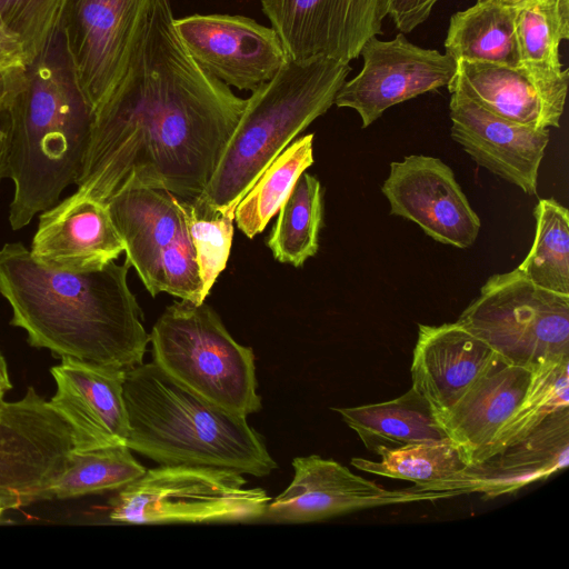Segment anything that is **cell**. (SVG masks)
Masks as SVG:
<instances>
[{"instance_id":"37","label":"cell","mask_w":569,"mask_h":569,"mask_svg":"<svg viewBox=\"0 0 569 569\" xmlns=\"http://www.w3.org/2000/svg\"><path fill=\"white\" fill-rule=\"evenodd\" d=\"M24 68L0 70V110H8L12 99L22 88Z\"/></svg>"},{"instance_id":"32","label":"cell","mask_w":569,"mask_h":569,"mask_svg":"<svg viewBox=\"0 0 569 569\" xmlns=\"http://www.w3.org/2000/svg\"><path fill=\"white\" fill-rule=\"evenodd\" d=\"M189 238L194 251L202 293L207 298L224 270L233 238V218L199 203L178 197Z\"/></svg>"},{"instance_id":"20","label":"cell","mask_w":569,"mask_h":569,"mask_svg":"<svg viewBox=\"0 0 569 569\" xmlns=\"http://www.w3.org/2000/svg\"><path fill=\"white\" fill-rule=\"evenodd\" d=\"M29 250L47 266L83 271L116 261L124 243L107 202L74 192L40 213Z\"/></svg>"},{"instance_id":"21","label":"cell","mask_w":569,"mask_h":569,"mask_svg":"<svg viewBox=\"0 0 569 569\" xmlns=\"http://www.w3.org/2000/svg\"><path fill=\"white\" fill-rule=\"evenodd\" d=\"M499 355L460 323L419 325L412 353V387L446 412L481 377L502 365Z\"/></svg>"},{"instance_id":"1","label":"cell","mask_w":569,"mask_h":569,"mask_svg":"<svg viewBox=\"0 0 569 569\" xmlns=\"http://www.w3.org/2000/svg\"><path fill=\"white\" fill-rule=\"evenodd\" d=\"M181 44L168 0H149L126 67L93 113L76 192L107 202L150 188L194 199L244 108Z\"/></svg>"},{"instance_id":"19","label":"cell","mask_w":569,"mask_h":569,"mask_svg":"<svg viewBox=\"0 0 569 569\" xmlns=\"http://www.w3.org/2000/svg\"><path fill=\"white\" fill-rule=\"evenodd\" d=\"M451 137L480 167L536 194L538 172L549 142V129L500 118L466 96L452 92Z\"/></svg>"},{"instance_id":"36","label":"cell","mask_w":569,"mask_h":569,"mask_svg":"<svg viewBox=\"0 0 569 569\" xmlns=\"http://www.w3.org/2000/svg\"><path fill=\"white\" fill-rule=\"evenodd\" d=\"M26 66L23 43L7 24L0 12V70L24 68Z\"/></svg>"},{"instance_id":"23","label":"cell","mask_w":569,"mask_h":569,"mask_svg":"<svg viewBox=\"0 0 569 569\" xmlns=\"http://www.w3.org/2000/svg\"><path fill=\"white\" fill-rule=\"evenodd\" d=\"M530 378V370L502 363L477 380L453 406L436 417L446 435L467 449L471 462L518 408Z\"/></svg>"},{"instance_id":"29","label":"cell","mask_w":569,"mask_h":569,"mask_svg":"<svg viewBox=\"0 0 569 569\" xmlns=\"http://www.w3.org/2000/svg\"><path fill=\"white\" fill-rule=\"evenodd\" d=\"M323 220L320 181L302 172L279 209L278 219L267 246L279 262L301 267L319 249Z\"/></svg>"},{"instance_id":"6","label":"cell","mask_w":569,"mask_h":569,"mask_svg":"<svg viewBox=\"0 0 569 569\" xmlns=\"http://www.w3.org/2000/svg\"><path fill=\"white\" fill-rule=\"evenodd\" d=\"M149 342L153 362L202 398L244 417L261 409L252 349L238 343L204 301L168 306Z\"/></svg>"},{"instance_id":"15","label":"cell","mask_w":569,"mask_h":569,"mask_svg":"<svg viewBox=\"0 0 569 569\" xmlns=\"http://www.w3.org/2000/svg\"><path fill=\"white\" fill-rule=\"evenodd\" d=\"M173 28L197 64L239 90L254 91L290 59L278 32L248 17L192 14Z\"/></svg>"},{"instance_id":"8","label":"cell","mask_w":569,"mask_h":569,"mask_svg":"<svg viewBox=\"0 0 569 569\" xmlns=\"http://www.w3.org/2000/svg\"><path fill=\"white\" fill-rule=\"evenodd\" d=\"M457 322L506 365L532 372L569 359V295L535 284L518 268L488 278Z\"/></svg>"},{"instance_id":"10","label":"cell","mask_w":569,"mask_h":569,"mask_svg":"<svg viewBox=\"0 0 569 569\" xmlns=\"http://www.w3.org/2000/svg\"><path fill=\"white\" fill-rule=\"evenodd\" d=\"M73 450L68 421L33 387L0 406V509L39 502Z\"/></svg>"},{"instance_id":"27","label":"cell","mask_w":569,"mask_h":569,"mask_svg":"<svg viewBox=\"0 0 569 569\" xmlns=\"http://www.w3.org/2000/svg\"><path fill=\"white\" fill-rule=\"evenodd\" d=\"M146 470L127 445L71 450L67 467L41 490L39 501L117 491Z\"/></svg>"},{"instance_id":"9","label":"cell","mask_w":569,"mask_h":569,"mask_svg":"<svg viewBox=\"0 0 569 569\" xmlns=\"http://www.w3.org/2000/svg\"><path fill=\"white\" fill-rule=\"evenodd\" d=\"M124 243L126 259L152 297L167 292L200 305L206 300L178 196L130 188L107 201Z\"/></svg>"},{"instance_id":"42","label":"cell","mask_w":569,"mask_h":569,"mask_svg":"<svg viewBox=\"0 0 569 569\" xmlns=\"http://www.w3.org/2000/svg\"><path fill=\"white\" fill-rule=\"evenodd\" d=\"M3 513H4V510L0 509V522H2V520H3Z\"/></svg>"},{"instance_id":"31","label":"cell","mask_w":569,"mask_h":569,"mask_svg":"<svg viewBox=\"0 0 569 569\" xmlns=\"http://www.w3.org/2000/svg\"><path fill=\"white\" fill-rule=\"evenodd\" d=\"M569 407V359L531 372L518 408L471 462H479L536 429L551 413Z\"/></svg>"},{"instance_id":"11","label":"cell","mask_w":569,"mask_h":569,"mask_svg":"<svg viewBox=\"0 0 569 569\" xmlns=\"http://www.w3.org/2000/svg\"><path fill=\"white\" fill-rule=\"evenodd\" d=\"M290 485L270 500L261 520L277 523L315 522L362 509L436 501L463 495L460 490H388L353 473L333 459L296 457Z\"/></svg>"},{"instance_id":"41","label":"cell","mask_w":569,"mask_h":569,"mask_svg":"<svg viewBox=\"0 0 569 569\" xmlns=\"http://www.w3.org/2000/svg\"><path fill=\"white\" fill-rule=\"evenodd\" d=\"M501 1L502 3L505 4H508V6H511V7H516V8H520L521 6H523L528 0H499Z\"/></svg>"},{"instance_id":"24","label":"cell","mask_w":569,"mask_h":569,"mask_svg":"<svg viewBox=\"0 0 569 569\" xmlns=\"http://www.w3.org/2000/svg\"><path fill=\"white\" fill-rule=\"evenodd\" d=\"M331 409L376 455L382 449L448 437L428 401L413 388L392 400Z\"/></svg>"},{"instance_id":"38","label":"cell","mask_w":569,"mask_h":569,"mask_svg":"<svg viewBox=\"0 0 569 569\" xmlns=\"http://www.w3.org/2000/svg\"><path fill=\"white\" fill-rule=\"evenodd\" d=\"M569 38V0H531Z\"/></svg>"},{"instance_id":"5","label":"cell","mask_w":569,"mask_h":569,"mask_svg":"<svg viewBox=\"0 0 569 569\" xmlns=\"http://www.w3.org/2000/svg\"><path fill=\"white\" fill-rule=\"evenodd\" d=\"M326 58L289 59L246 99L199 203L226 216L264 169L318 117L326 113L351 71Z\"/></svg>"},{"instance_id":"28","label":"cell","mask_w":569,"mask_h":569,"mask_svg":"<svg viewBox=\"0 0 569 569\" xmlns=\"http://www.w3.org/2000/svg\"><path fill=\"white\" fill-rule=\"evenodd\" d=\"M313 133H309L289 144L237 204L233 220L249 239L266 229L298 178L313 163Z\"/></svg>"},{"instance_id":"17","label":"cell","mask_w":569,"mask_h":569,"mask_svg":"<svg viewBox=\"0 0 569 569\" xmlns=\"http://www.w3.org/2000/svg\"><path fill=\"white\" fill-rule=\"evenodd\" d=\"M569 70L549 71L527 64L516 67L458 61L449 82L489 112L515 123L543 129L558 128L568 91Z\"/></svg>"},{"instance_id":"12","label":"cell","mask_w":569,"mask_h":569,"mask_svg":"<svg viewBox=\"0 0 569 569\" xmlns=\"http://www.w3.org/2000/svg\"><path fill=\"white\" fill-rule=\"evenodd\" d=\"M360 56V72L345 81L335 104L356 110L363 129L387 109L447 87L457 69V62L446 52L416 46L401 32L387 41L371 37Z\"/></svg>"},{"instance_id":"40","label":"cell","mask_w":569,"mask_h":569,"mask_svg":"<svg viewBox=\"0 0 569 569\" xmlns=\"http://www.w3.org/2000/svg\"><path fill=\"white\" fill-rule=\"evenodd\" d=\"M0 383L12 386L6 359L0 353Z\"/></svg>"},{"instance_id":"35","label":"cell","mask_w":569,"mask_h":569,"mask_svg":"<svg viewBox=\"0 0 569 569\" xmlns=\"http://www.w3.org/2000/svg\"><path fill=\"white\" fill-rule=\"evenodd\" d=\"M439 0H388V16L396 29L409 33L422 24Z\"/></svg>"},{"instance_id":"39","label":"cell","mask_w":569,"mask_h":569,"mask_svg":"<svg viewBox=\"0 0 569 569\" xmlns=\"http://www.w3.org/2000/svg\"><path fill=\"white\" fill-rule=\"evenodd\" d=\"M9 127L8 110H0V183L8 178Z\"/></svg>"},{"instance_id":"22","label":"cell","mask_w":569,"mask_h":569,"mask_svg":"<svg viewBox=\"0 0 569 569\" xmlns=\"http://www.w3.org/2000/svg\"><path fill=\"white\" fill-rule=\"evenodd\" d=\"M569 463V407L548 416L536 429L469 467L439 490L480 493L490 499L546 480Z\"/></svg>"},{"instance_id":"30","label":"cell","mask_w":569,"mask_h":569,"mask_svg":"<svg viewBox=\"0 0 569 569\" xmlns=\"http://www.w3.org/2000/svg\"><path fill=\"white\" fill-rule=\"evenodd\" d=\"M533 216L535 239L518 269L535 284L569 295V211L556 199L545 198Z\"/></svg>"},{"instance_id":"14","label":"cell","mask_w":569,"mask_h":569,"mask_svg":"<svg viewBox=\"0 0 569 569\" xmlns=\"http://www.w3.org/2000/svg\"><path fill=\"white\" fill-rule=\"evenodd\" d=\"M289 58L358 59L363 44L382 31L388 0H261Z\"/></svg>"},{"instance_id":"34","label":"cell","mask_w":569,"mask_h":569,"mask_svg":"<svg viewBox=\"0 0 569 569\" xmlns=\"http://www.w3.org/2000/svg\"><path fill=\"white\" fill-rule=\"evenodd\" d=\"M517 36L521 63L561 71L559 46L568 38L531 0L518 9Z\"/></svg>"},{"instance_id":"16","label":"cell","mask_w":569,"mask_h":569,"mask_svg":"<svg viewBox=\"0 0 569 569\" xmlns=\"http://www.w3.org/2000/svg\"><path fill=\"white\" fill-rule=\"evenodd\" d=\"M381 191L390 213L417 223L430 238L460 249L471 247L481 221L440 159L411 154L392 161Z\"/></svg>"},{"instance_id":"33","label":"cell","mask_w":569,"mask_h":569,"mask_svg":"<svg viewBox=\"0 0 569 569\" xmlns=\"http://www.w3.org/2000/svg\"><path fill=\"white\" fill-rule=\"evenodd\" d=\"M66 0H0L7 24L20 37L29 64L47 46L60 24Z\"/></svg>"},{"instance_id":"4","label":"cell","mask_w":569,"mask_h":569,"mask_svg":"<svg viewBox=\"0 0 569 569\" xmlns=\"http://www.w3.org/2000/svg\"><path fill=\"white\" fill-rule=\"evenodd\" d=\"M126 445L159 465L231 469L263 477L277 463L247 417L184 387L153 361L126 370Z\"/></svg>"},{"instance_id":"2","label":"cell","mask_w":569,"mask_h":569,"mask_svg":"<svg viewBox=\"0 0 569 569\" xmlns=\"http://www.w3.org/2000/svg\"><path fill=\"white\" fill-rule=\"evenodd\" d=\"M130 263L67 270L37 260L21 242L0 249V295L11 326L56 358L122 369L143 363L149 335L128 284Z\"/></svg>"},{"instance_id":"3","label":"cell","mask_w":569,"mask_h":569,"mask_svg":"<svg viewBox=\"0 0 569 569\" xmlns=\"http://www.w3.org/2000/svg\"><path fill=\"white\" fill-rule=\"evenodd\" d=\"M8 178L14 191L9 223L19 230L76 184L93 111L78 82L60 27L24 68L9 108Z\"/></svg>"},{"instance_id":"26","label":"cell","mask_w":569,"mask_h":569,"mask_svg":"<svg viewBox=\"0 0 569 569\" xmlns=\"http://www.w3.org/2000/svg\"><path fill=\"white\" fill-rule=\"evenodd\" d=\"M378 456L379 461L356 457L351 465L368 473L413 482L422 490H439L471 463L467 449L449 437L382 449Z\"/></svg>"},{"instance_id":"18","label":"cell","mask_w":569,"mask_h":569,"mask_svg":"<svg viewBox=\"0 0 569 569\" xmlns=\"http://www.w3.org/2000/svg\"><path fill=\"white\" fill-rule=\"evenodd\" d=\"M50 372L56 393L49 402L70 425L73 450L126 445V369L62 358Z\"/></svg>"},{"instance_id":"13","label":"cell","mask_w":569,"mask_h":569,"mask_svg":"<svg viewBox=\"0 0 569 569\" xmlns=\"http://www.w3.org/2000/svg\"><path fill=\"white\" fill-rule=\"evenodd\" d=\"M149 0H66L60 29L93 113L126 67Z\"/></svg>"},{"instance_id":"25","label":"cell","mask_w":569,"mask_h":569,"mask_svg":"<svg viewBox=\"0 0 569 569\" xmlns=\"http://www.w3.org/2000/svg\"><path fill=\"white\" fill-rule=\"evenodd\" d=\"M518 9L499 0H477L453 13L445 40L446 53L456 62L521 64L517 36Z\"/></svg>"},{"instance_id":"7","label":"cell","mask_w":569,"mask_h":569,"mask_svg":"<svg viewBox=\"0 0 569 569\" xmlns=\"http://www.w3.org/2000/svg\"><path fill=\"white\" fill-rule=\"evenodd\" d=\"M270 500L236 470L159 465L117 490L108 517L134 525L252 522L261 520Z\"/></svg>"}]
</instances>
